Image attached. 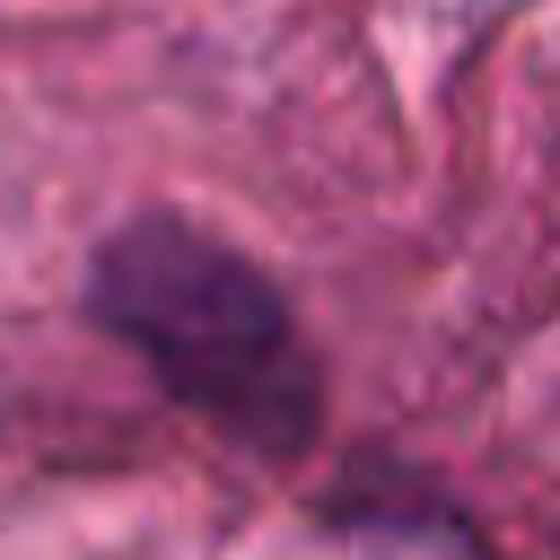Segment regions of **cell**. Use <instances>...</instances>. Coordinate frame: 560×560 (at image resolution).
<instances>
[{
    "label": "cell",
    "instance_id": "cell-1",
    "mask_svg": "<svg viewBox=\"0 0 560 560\" xmlns=\"http://www.w3.org/2000/svg\"><path fill=\"white\" fill-rule=\"evenodd\" d=\"M88 315L219 438L298 455L324 411V376L298 341L289 298L210 228L140 210L96 245Z\"/></svg>",
    "mask_w": 560,
    "mask_h": 560
}]
</instances>
